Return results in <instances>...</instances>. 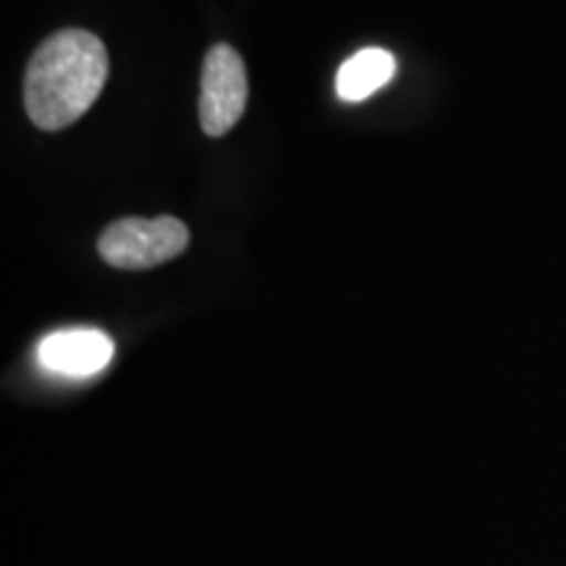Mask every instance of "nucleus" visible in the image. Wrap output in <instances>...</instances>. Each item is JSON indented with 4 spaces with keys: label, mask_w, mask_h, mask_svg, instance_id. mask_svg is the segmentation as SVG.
<instances>
[{
    "label": "nucleus",
    "mask_w": 566,
    "mask_h": 566,
    "mask_svg": "<svg viewBox=\"0 0 566 566\" xmlns=\"http://www.w3.org/2000/svg\"><path fill=\"white\" fill-rule=\"evenodd\" d=\"M247 108V69L242 55L226 42L212 45L202 63L200 124L208 137H223Z\"/></svg>",
    "instance_id": "nucleus-3"
},
{
    "label": "nucleus",
    "mask_w": 566,
    "mask_h": 566,
    "mask_svg": "<svg viewBox=\"0 0 566 566\" xmlns=\"http://www.w3.org/2000/svg\"><path fill=\"white\" fill-rule=\"evenodd\" d=\"M187 247L189 229L179 218H122L101 233L97 252L118 271H147L179 258Z\"/></svg>",
    "instance_id": "nucleus-2"
},
{
    "label": "nucleus",
    "mask_w": 566,
    "mask_h": 566,
    "mask_svg": "<svg viewBox=\"0 0 566 566\" xmlns=\"http://www.w3.org/2000/svg\"><path fill=\"white\" fill-rule=\"evenodd\" d=\"M396 61L384 48H365L342 63L336 76V92L342 101L359 103L394 80Z\"/></svg>",
    "instance_id": "nucleus-5"
},
{
    "label": "nucleus",
    "mask_w": 566,
    "mask_h": 566,
    "mask_svg": "<svg viewBox=\"0 0 566 566\" xmlns=\"http://www.w3.org/2000/svg\"><path fill=\"white\" fill-rule=\"evenodd\" d=\"M108 80V51L87 30H61L42 40L24 76V108L45 132L66 129L95 105Z\"/></svg>",
    "instance_id": "nucleus-1"
},
{
    "label": "nucleus",
    "mask_w": 566,
    "mask_h": 566,
    "mask_svg": "<svg viewBox=\"0 0 566 566\" xmlns=\"http://www.w3.org/2000/svg\"><path fill=\"white\" fill-rule=\"evenodd\" d=\"M38 359L45 370L66 378H90L111 365L113 342L103 331L71 328L45 336L38 346Z\"/></svg>",
    "instance_id": "nucleus-4"
}]
</instances>
